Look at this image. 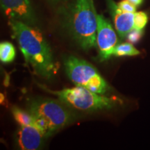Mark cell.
I'll use <instances>...</instances> for the list:
<instances>
[{
  "mask_svg": "<svg viewBox=\"0 0 150 150\" xmlns=\"http://www.w3.org/2000/svg\"><path fill=\"white\" fill-rule=\"evenodd\" d=\"M65 72L71 81L99 95H104L109 86L96 69L89 63L74 56L63 59Z\"/></svg>",
  "mask_w": 150,
  "mask_h": 150,
  "instance_id": "5b68a950",
  "label": "cell"
},
{
  "mask_svg": "<svg viewBox=\"0 0 150 150\" xmlns=\"http://www.w3.org/2000/svg\"><path fill=\"white\" fill-rule=\"evenodd\" d=\"M63 27L82 50L97 46L98 19L93 0H72L59 9Z\"/></svg>",
  "mask_w": 150,
  "mask_h": 150,
  "instance_id": "7a4b0ae2",
  "label": "cell"
},
{
  "mask_svg": "<svg viewBox=\"0 0 150 150\" xmlns=\"http://www.w3.org/2000/svg\"><path fill=\"white\" fill-rule=\"evenodd\" d=\"M12 113L16 121L20 126L35 125L34 118L28 111H24L17 106H13L12 108Z\"/></svg>",
  "mask_w": 150,
  "mask_h": 150,
  "instance_id": "8fae6325",
  "label": "cell"
},
{
  "mask_svg": "<svg viewBox=\"0 0 150 150\" xmlns=\"http://www.w3.org/2000/svg\"><path fill=\"white\" fill-rule=\"evenodd\" d=\"M67 107L59 99L37 98L29 102L27 111L34 118L35 126L49 137L74 120Z\"/></svg>",
  "mask_w": 150,
  "mask_h": 150,
  "instance_id": "3957f363",
  "label": "cell"
},
{
  "mask_svg": "<svg viewBox=\"0 0 150 150\" xmlns=\"http://www.w3.org/2000/svg\"><path fill=\"white\" fill-rule=\"evenodd\" d=\"M129 1V2H131V4L136 6V7L139 6L140 5L142 4V3L143 2V0H127Z\"/></svg>",
  "mask_w": 150,
  "mask_h": 150,
  "instance_id": "e0dca14e",
  "label": "cell"
},
{
  "mask_svg": "<svg viewBox=\"0 0 150 150\" xmlns=\"http://www.w3.org/2000/svg\"><path fill=\"white\" fill-rule=\"evenodd\" d=\"M38 84L41 88L57 97L58 99L67 106L81 111L93 112L110 109L116 103L112 98L94 93L82 86H76L72 88L52 91L45 86Z\"/></svg>",
  "mask_w": 150,
  "mask_h": 150,
  "instance_id": "277c9868",
  "label": "cell"
},
{
  "mask_svg": "<svg viewBox=\"0 0 150 150\" xmlns=\"http://www.w3.org/2000/svg\"><path fill=\"white\" fill-rule=\"evenodd\" d=\"M45 136L35 125L20 126L18 134L19 147L23 150H35L40 148Z\"/></svg>",
  "mask_w": 150,
  "mask_h": 150,
  "instance_id": "9c48e42d",
  "label": "cell"
},
{
  "mask_svg": "<svg viewBox=\"0 0 150 150\" xmlns=\"http://www.w3.org/2000/svg\"><path fill=\"white\" fill-rule=\"evenodd\" d=\"M140 54V52L136 50L130 42H125L117 45L113 52V55L116 56H136Z\"/></svg>",
  "mask_w": 150,
  "mask_h": 150,
  "instance_id": "7c38bea8",
  "label": "cell"
},
{
  "mask_svg": "<svg viewBox=\"0 0 150 150\" xmlns=\"http://www.w3.org/2000/svg\"><path fill=\"white\" fill-rule=\"evenodd\" d=\"M106 2L113 20L116 31L120 38H124L134 29L135 13L125 12L121 10L113 0H106Z\"/></svg>",
  "mask_w": 150,
  "mask_h": 150,
  "instance_id": "ba28073f",
  "label": "cell"
},
{
  "mask_svg": "<svg viewBox=\"0 0 150 150\" xmlns=\"http://www.w3.org/2000/svg\"><path fill=\"white\" fill-rule=\"evenodd\" d=\"M142 34H143L142 30H138L136 29H132L127 35V40L131 44H136V43L139 42L140 39L142 38Z\"/></svg>",
  "mask_w": 150,
  "mask_h": 150,
  "instance_id": "5bb4252c",
  "label": "cell"
},
{
  "mask_svg": "<svg viewBox=\"0 0 150 150\" xmlns=\"http://www.w3.org/2000/svg\"><path fill=\"white\" fill-rule=\"evenodd\" d=\"M1 10L8 20L38 27V20L30 0H0Z\"/></svg>",
  "mask_w": 150,
  "mask_h": 150,
  "instance_id": "52a82bcc",
  "label": "cell"
},
{
  "mask_svg": "<svg viewBox=\"0 0 150 150\" xmlns=\"http://www.w3.org/2000/svg\"><path fill=\"white\" fill-rule=\"evenodd\" d=\"M16 49L12 43L6 41L0 43V60L2 63L13 62L16 58Z\"/></svg>",
  "mask_w": 150,
  "mask_h": 150,
  "instance_id": "30bf717a",
  "label": "cell"
},
{
  "mask_svg": "<svg viewBox=\"0 0 150 150\" xmlns=\"http://www.w3.org/2000/svg\"><path fill=\"white\" fill-rule=\"evenodd\" d=\"M98 25L97 31V46L99 50V59L104 61L109 59L117 45V35L111 24L103 15L97 16Z\"/></svg>",
  "mask_w": 150,
  "mask_h": 150,
  "instance_id": "8992f818",
  "label": "cell"
},
{
  "mask_svg": "<svg viewBox=\"0 0 150 150\" xmlns=\"http://www.w3.org/2000/svg\"><path fill=\"white\" fill-rule=\"evenodd\" d=\"M117 6L119 8L125 12L128 13H136V6L129 2L127 0H122L120 2L117 4Z\"/></svg>",
  "mask_w": 150,
  "mask_h": 150,
  "instance_id": "9a60e30c",
  "label": "cell"
},
{
  "mask_svg": "<svg viewBox=\"0 0 150 150\" xmlns=\"http://www.w3.org/2000/svg\"><path fill=\"white\" fill-rule=\"evenodd\" d=\"M48 2L52 6H56L61 4H65L69 0H47Z\"/></svg>",
  "mask_w": 150,
  "mask_h": 150,
  "instance_id": "2e32d148",
  "label": "cell"
},
{
  "mask_svg": "<svg viewBox=\"0 0 150 150\" xmlns=\"http://www.w3.org/2000/svg\"><path fill=\"white\" fill-rule=\"evenodd\" d=\"M148 22V16L143 11L136 12L134 14V29L143 30Z\"/></svg>",
  "mask_w": 150,
  "mask_h": 150,
  "instance_id": "4fadbf2b",
  "label": "cell"
},
{
  "mask_svg": "<svg viewBox=\"0 0 150 150\" xmlns=\"http://www.w3.org/2000/svg\"><path fill=\"white\" fill-rule=\"evenodd\" d=\"M13 35L18 41L26 63L38 76L52 79L58 70L50 45L39 27L8 20Z\"/></svg>",
  "mask_w": 150,
  "mask_h": 150,
  "instance_id": "6da1fadb",
  "label": "cell"
}]
</instances>
